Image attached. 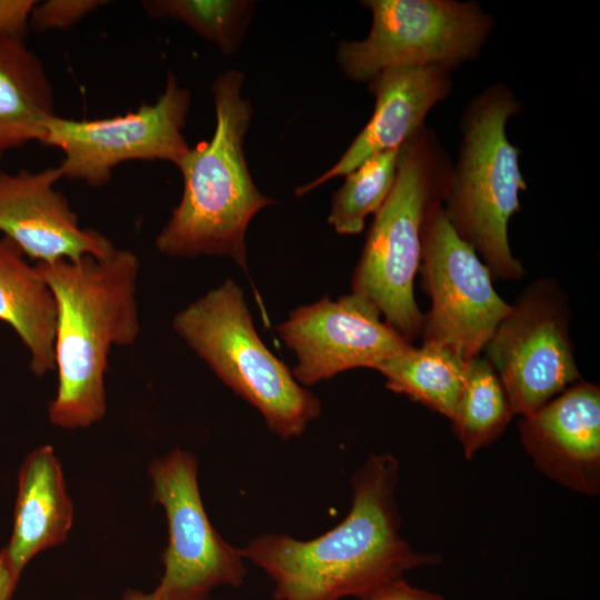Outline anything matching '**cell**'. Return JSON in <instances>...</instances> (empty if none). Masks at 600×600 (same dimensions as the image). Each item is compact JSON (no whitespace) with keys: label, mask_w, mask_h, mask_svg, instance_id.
<instances>
[{"label":"cell","mask_w":600,"mask_h":600,"mask_svg":"<svg viewBox=\"0 0 600 600\" xmlns=\"http://www.w3.org/2000/svg\"><path fill=\"white\" fill-rule=\"evenodd\" d=\"M398 472L392 454H371L352 477L351 509L339 524L310 540L266 533L240 549L242 557L271 579L276 600L360 598L408 570L439 562L400 537Z\"/></svg>","instance_id":"6da1fadb"},{"label":"cell","mask_w":600,"mask_h":600,"mask_svg":"<svg viewBox=\"0 0 600 600\" xmlns=\"http://www.w3.org/2000/svg\"><path fill=\"white\" fill-rule=\"evenodd\" d=\"M56 303L57 390L50 422L74 430L99 422L107 412L106 373L114 347L140 334V261L127 249L79 260L37 262Z\"/></svg>","instance_id":"7a4b0ae2"},{"label":"cell","mask_w":600,"mask_h":600,"mask_svg":"<svg viewBox=\"0 0 600 600\" xmlns=\"http://www.w3.org/2000/svg\"><path fill=\"white\" fill-rule=\"evenodd\" d=\"M243 81L244 74L231 69L211 83L214 131L210 140L190 148L177 166L183 180L182 196L154 240L164 256H226L248 272V226L274 200L256 187L244 157L243 141L253 109L241 94Z\"/></svg>","instance_id":"3957f363"},{"label":"cell","mask_w":600,"mask_h":600,"mask_svg":"<svg viewBox=\"0 0 600 600\" xmlns=\"http://www.w3.org/2000/svg\"><path fill=\"white\" fill-rule=\"evenodd\" d=\"M521 109L514 93L496 83L474 97L461 118L462 142L441 203L458 236L486 264L492 279L520 280L524 268L510 249L508 224L527 189L520 150L507 136Z\"/></svg>","instance_id":"277c9868"},{"label":"cell","mask_w":600,"mask_h":600,"mask_svg":"<svg viewBox=\"0 0 600 600\" xmlns=\"http://www.w3.org/2000/svg\"><path fill=\"white\" fill-rule=\"evenodd\" d=\"M451 168L426 127L400 147L394 184L374 213L352 276L351 292L371 301L409 343L420 337L424 317L413 294L422 226L441 201Z\"/></svg>","instance_id":"5b68a950"},{"label":"cell","mask_w":600,"mask_h":600,"mask_svg":"<svg viewBox=\"0 0 600 600\" xmlns=\"http://www.w3.org/2000/svg\"><path fill=\"white\" fill-rule=\"evenodd\" d=\"M172 328L226 386L259 410L280 438L302 434L320 416V400L260 339L234 280H226L179 311Z\"/></svg>","instance_id":"8992f818"},{"label":"cell","mask_w":600,"mask_h":600,"mask_svg":"<svg viewBox=\"0 0 600 600\" xmlns=\"http://www.w3.org/2000/svg\"><path fill=\"white\" fill-rule=\"evenodd\" d=\"M372 16L363 40H342L336 59L343 74L369 81L399 66H437L452 71L476 59L494 21L476 1L364 0Z\"/></svg>","instance_id":"52a82bcc"},{"label":"cell","mask_w":600,"mask_h":600,"mask_svg":"<svg viewBox=\"0 0 600 600\" xmlns=\"http://www.w3.org/2000/svg\"><path fill=\"white\" fill-rule=\"evenodd\" d=\"M419 272L431 300L422 344L447 349L464 362L480 356L511 304L497 293L477 252L454 231L441 201L430 207L422 226Z\"/></svg>","instance_id":"ba28073f"},{"label":"cell","mask_w":600,"mask_h":600,"mask_svg":"<svg viewBox=\"0 0 600 600\" xmlns=\"http://www.w3.org/2000/svg\"><path fill=\"white\" fill-rule=\"evenodd\" d=\"M191 93L169 72L153 103L126 114L101 119H68L54 114L44 124L42 144L63 154V178L93 188L107 184L127 161H168L176 167L190 150L182 130Z\"/></svg>","instance_id":"9c48e42d"},{"label":"cell","mask_w":600,"mask_h":600,"mask_svg":"<svg viewBox=\"0 0 600 600\" xmlns=\"http://www.w3.org/2000/svg\"><path fill=\"white\" fill-rule=\"evenodd\" d=\"M567 294L557 282H531L496 328L483 351L513 414L527 416L581 380L570 338Z\"/></svg>","instance_id":"30bf717a"},{"label":"cell","mask_w":600,"mask_h":600,"mask_svg":"<svg viewBox=\"0 0 600 600\" xmlns=\"http://www.w3.org/2000/svg\"><path fill=\"white\" fill-rule=\"evenodd\" d=\"M152 498L164 509L168 544L159 600H210L218 587H240L247 577L240 549L212 527L204 510L194 456L174 449L149 468Z\"/></svg>","instance_id":"8fae6325"},{"label":"cell","mask_w":600,"mask_h":600,"mask_svg":"<svg viewBox=\"0 0 600 600\" xmlns=\"http://www.w3.org/2000/svg\"><path fill=\"white\" fill-rule=\"evenodd\" d=\"M277 331L297 357L292 376L301 386L331 379L354 368H377L412 344L364 297L328 296L292 310Z\"/></svg>","instance_id":"7c38bea8"},{"label":"cell","mask_w":600,"mask_h":600,"mask_svg":"<svg viewBox=\"0 0 600 600\" xmlns=\"http://www.w3.org/2000/svg\"><path fill=\"white\" fill-rule=\"evenodd\" d=\"M59 166L38 171L0 169V236L37 262L103 258L117 248L104 234L82 228L68 199L56 189Z\"/></svg>","instance_id":"4fadbf2b"},{"label":"cell","mask_w":600,"mask_h":600,"mask_svg":"<svg viewBox=\"0 0 600 600\" xmlns=\"http://www.w3.org/2000/svg\"><path fill=\"white\" fill-rule=\"evenodd\" d=\"M520 440L534 467L589 497L600 491V388L579 380L519 420Z\"/></svg>","instance_id":"5bb4252c"},{"label":"cell","mask_w":600,"mask_h":600,"mask_svg":"<svg viewBox=\"0 0 600 600\" xmlns=\"http://www.w3.org/2000/svg\"><path fill=\"white\" fill-rule=\"evenodd\" d=\"M452 89L451 71L437 66H399L369 80L373 113L339 160L317 179L298 187L302 197L328 180L344 177L369 157L400 148L424 128L429 111Z\"/></svg>","instance_id":"9a60e30c"},{"label":"cell","mask_w":600,"mask_h":600,"mask_svg":"<svg viewBox=\"0 0 600 600\" xmlns=\"http://www.w3.org/2000/svg\"><path fill=\"white\" fill-rule=\"evenodd\" d=\"M72 521L73 506L53 448L32 450L19 471L12 532L4 547L14 570L21 574L39 552L63 543Z\"/></svg>","instance_id":"2e32d148"},{"label":"cell","mask_w":600,"mask_h":600,"mask_svg":"<svg viewBox=\"0 0 600 600\" xmlns=\"http://www.w3.org/2000/svg\"><path fill=\"white\" fill-rule=\"evenodd\" d=\"M56 303L36 263L0 236V321L19 337L37 377L54 370Z\"/></svg>","instance_id":"e0dca14e"},{"label":"cell","mask_w":600,"mask_h":600,"mask_svg":"<svg viewBox=\"0 0 600 600\" xmlns=\"http://www.w3.org/2000/svg\"><path fill=\"white\" fill-rule=\"evenodd\" d=\"M57 114L49 74L22 38H0V158L29 142L41 143Z\"/></svg>","instance_id":"ac0fdd59"},{"label":"cell","mask_w":600,"mask_h":600,"mask_svg":"<svg viewBox=\"0 0 600 600\" xmlns=\"http://www.w3.org/2000/svg\"><path fill=\"white\" fill-rule=\"evenodd\" d=\"M467 362L447 349L421 344L386 360L378 368L386 387L451 418L459 399Z\"/></svg>","instance_id":"d6986e66"},{"label":"cell","mask_w":600,"mask_h":600,"mask_svg":"<svg viewBox=\"0 0 600 600\" xmlns=\"http://www.w3.org/2000/svg\"><path fill=\"white\" fill-rule=\"evenodd\" d=\"M502 382L490 362L478 356L467 362L452 429L467 459L496 441L513 417Z\"/></svg>","instance_id":"ffe728a7"},{"label":"cell","mask_w":600,"mask_h":600,"mask_svg":"<svg viewBox=\"0 0 600 600\" xmlns=\"http://www.w3.org/2000/svg\"><path fill=\"white\" fill-rule=\"evenodd\" d=\"M399 150L376 153L349 172L331 199L328 223L339 234H358L366 218L376 213L396 180Z\"/></svg>","instance_id":"44dd1931"},{"label":"cell","mask_w":600,"mask_h":600,"mask_svg":"<svg viewBox=\"0 0 600 600\" xmlns=\"http://www.w3.org/2000/svg\"><path fill=\"white\" fill-rule=\"evenodd\" d=\"M144 12L154 19L183 22L224 56L236 53L250 22L254 1L250 0H147Z\"/></svg>","instance_id":"7402d4cb"},{"label":"cell","mask_w":600,"mask_h":600,"mask_svg":"<svg viewBox=\"0 0 600 600\" xmlns=\"http://www.w3.org/2000/svg\"><path fill=\"white\" fill-rule=\"evenodd\" d=\"M106 3L104 0L38 1L30 16V29L37 32L69 29Z\"/></svg>","instance_id":"603a6c76"},{"label":"cell","mask_w":600,"mask_h":600,"mask_svg":"<svg viewBox=\"0 0 600 600\" xmlns=\"http://www.w3.org/2000/svg\"><path fill=\"white\" fill-rule=\"evenodd\" d=\"M36 0H0V38L24 39Z\"/></svg>","instance_id":"cb8c5ba5"},{"label":"cell","mask_w":600,"mask_h":600,"mask_svg":"<svg viewBox=\"0 0 600 600\" xmlns=\"http://www.w3.org/2000/svg\"><path fill=\"white\" fill-rule=\"evenodd\" d=\"M360 600H446L436 592L412 587L402 577L383 582L359 598Z\"/></svg>","instance_id":"d4e9b609"},{"label":"cell","mask_w":600,"mask_h":600,"mask_svg":"<svg viewBox=\"0 0 600 600\" xmlns=\"http://www.w3.org/2000/svg\"><path fill=\"white\" fill-rule=\"evenodd\" d=\"M20 576L11 564L6 548L0 550V600H11Z\"/></svg>","instance_id":"484cf974"},{"label":"cell","mask_w":600,"mask_h":600,"mask_svg":"<svg viewBox=\"0 0 600 600\" xmlns=\"http://www.w3.org/2000/svg\"><path fill=\"white\" fill-rule=\"evenodd\" d=\"M121 600H159L154 592L144 593L138 590L127 591Z\"/></svg>","instance_id":"4316f807"}]
</instances>
